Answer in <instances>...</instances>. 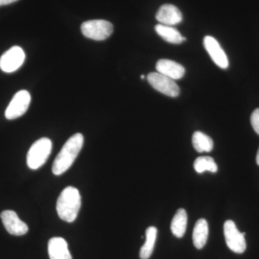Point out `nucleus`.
<instances>
[{
	"mask_svg": "<svg viewBox=\"0 0 259 259\" xmlns=\"http://www.w3.org/2000/svg\"><path fill=\"white\" fill-rule=\"evenodd\" d=\"M83 144V136L81 134H74L65 143L53 163L54 175L59 176L69 169L81 151Z\"/></svg>",
	"mask_w": 259,
	"mask_h": 259,
	"instance_id": "obj_1",
	"label": "nucleus"
},
{
	"mask_svg": "<svg viewBox=\"0 0 259 259\" xmlns=\"http://www.w3.org/2000/svg\"><path fill=\"white\" fill-rule=\"evenodd\" d=\"M81 195L79 190L68 187L61 192L56 202V210L59 218L67 223L74 222L81 207Z\"/></svg>",
	"mask_w": 259,
	"mask_h": 259,
	"instance_id": "obj_2",
	"label": "nucleus"
},
{
	"mask_svg": "<svg viewBox=\"0 0 259 259\" xmlns=\"http://www.w3.org/2000/svg\"><path fill=\"white\" fill-rule=\"evenodd\" d=\"M52 151V142L48 138L37 140L29 149L27 164L31 169L40 168L47 162Z\"/></svg>",
	"mask_w": 259,
	"mask_h": 259,
	"instance_id": "obj_3",
	"label": "nucleus"
},
{
	"mask_svg": "<svg viewBox=\"0 0 259 259\" xmlns=\"http://www.w3.org/2000/svg\"><path fill=\"white\" fill-rule=\"evenodd\" d=\"M83 35L95 40H104L108 38L113 32V25L104 20H93L84 22L81 26Z\"/></svg>",
	"mask_w": 259,
	"mask_h": 259,
	"instance_id": "obj_4",
	"label": "nucleus"
},
{
	"mask_svg": "<svg viewBox=\"0 0 259 259\" xmlns=\"http://www.w3.org/2000/svg\"><path fill=\"white\" fill-rule=\"evenodd\" d=\"M224 236L228 248L236 253H244L246 249L245 233H241L236 225L232 221H227L224 224Z\"/></svg>",
	"mask_w": 259,
	"mask_h": 259,
	"instance_id": "obj_5",
	"label": "nucleus"
},
{
	"mask_svg": "<svg viewBox=\"0 0 259 259\" xmlns=\"http://www.w3.org/2000/svg\"><path fill=\"white\" fill-rule=\"evenodd\" d=\"M31 101L30 93L26 90H20L18 92L5 111V117L8 120H14L23 115L28 110Z\"/></svg>",
	"mask_w": 259,
	"mask_h": 259,
	"instance_id": "obj_6",
	"label": "nucleus"
},
{
	"mask_svg": "<svg viewBox=\"0 0 259 259\" xmlns=\"http://www.w3.org/2000/svg\"><path fill=\"white\" fill-rule=\"evenodd\" d=\"M147 79L148 83L159 93L171 97H177L180 95V89L175 80L158 72L150 73Z\"/></svg>",
	"mask_w": 259,
	"mask_h": 259,
	"instance_id": "obj_7",
	"label": "nucleus"
},
{
	"mask_svg": "<svg viewBox=\"0 0 259 259\" xmlns=\"http://www.w3.org/2000/svg\"><path fill=\"white\" fill-rule=\"evenodd\" d=\"M25 59V54L21 48L12 47L0 58V69L4 72H14L23 64Z\"/></svg>",
	"mask_w": 259,
	"mask_h": 259,
	"instance_id": "obj_8",
	"label": "nucleus"
},
{
	"mask_svg": "<svg viewBox=\"0 0 259 259\" xmlns=\"http://www.w3.org/2000/svg\"><path fill=\"white\" fill-rule=\"evenodd\" d=\"M1 219L7 231L13 236H20L26 234L28 227L19 218L13 210H5L1 213Z\"/></svg>",
	"mask_w": 259,
	"mask_h": 259,
	"instance_id": "obj_9",
	"label": "nucleus"
},
{
	"mask_svg": "<svg viewBox=\"0 0 259 259\" xmlns=\"http://www.w3.org/2000/svg\"><path fill=\"white\" fill-rule=\"evenodd\" d=\"M204 47L210 56L214 64L221 69H226L229 66V61L225 51L215 38L212 36H205L203 40Z\"/></svg>",
	"mask_w": 259,
	"mask_h": 259,
	"instance_id": "obj_10",
	"label": "nucleus"
},
{
	"mask_svg": "<svg viewBox=\"0 0 259 259\" xmlns=\"http://www.w3.org/2000/svg\"><path fill=\"white\" fill-rule=\"evenodd\" d=\"M156 20L162 25L172 26L182 21V14L180 10L173 5H162L156 15Z\"/></svg>",
	"mask_w": 259,
	"mask_h": 259,
	"instance_id": "obj_11",
	"label": "nucleus"
},
{
	"mask_svg": "<svg viewBox=\"0 0 259 259\" xmlns=\"http://www.w3.org/2000/svg\"><path fill=\"white\" fill-rule=\"evenodd\" d=\"M156 68L158 73L173 80L182 79L185 74V69L182 65L168 59L158 61Z\"/></svg>",
	"mask_w": 259,
	"mask_h": 259,
	"instance_id": "obj_12",
	"label": "nucleus"
},
{
	"mask_svg": "<svg viewBox=\"0 0 259 259\" xmlns=\"http://www.w3.org/2000/svg\"><path fill=\"white\" fill-rule=\"evenodd\" d=\"M48 251L50 259H72L67 242L61 237H54L49 240Z\"/></svg>",
	"mask_w": 259,
	"mask_h": 259,
	"instance_id": "obj_13",
	"label": "nucleus"
},
{
	"mask_svg": "<svg viewBox=\"0 0 259 259\" xmlns=\"http://www.w3.org/2000/svg\"><path fill=\"white\" fill-rule=\"evenodd\" d=\"M209 234L208 223L204 218L199 219L194 226L192 240L197 249H202L207 241Z\"/></svg>",
	"mask_w": 259,
	"mask_h": 259,
	"instance_id": "obj_14",
	"label": "nucleus"
},
{
	"mask_svg": "<svg viewBox=\"0 0 259 259\" xmlns=\"http://www.w3.org/2000/svg\"><path fill=\"white\" fill-rule=\"evenodd\" d=\"M155 30L160 37L170 44H180L186 40V37L182 36L178 30L171 26L158 24L155 27Z\"/></svg>",
	"mask_w": 259,
	"mask_h": 259,
	"instance_id": "obj_15",
	"label": "nucleus"
},
{
	"mask_svg": "<svg viewBox=\"0 0 259 259\" xmlns=\"http://www.w3.org/2000/svg\"><path fill=\"white\" fill-rule=\"evenodd\" d=\"M187 226V214L185 209H179L171 223V231L177 238H182Z\"/></svg>",
	"mask_w": 259,
	"mask_h": 259,
	"instance_id": "obj_16",
	"label": "nucleus"
},
{
	"mask_svg": "<svg viewBox=\"0 0 259 259\" xmlns=\"http://www.w3.org/2000/svg\"><path fill=\"white\" fill-rule=\"evenodd\" d=\"M157 237V229L156 227L151 226L146 231V242L140 250V258L148 259L152 255L155 243Z\"/></svg>",
	"mask_w": 259,
	"mask_h": 259,
	"instance_id": "obj_17",
	"label": "nucleus"
},
{
	"mask_svg": "<svg viewBox=\"0 0 259 259\" xmlns=\"http://www.w3.org/2000/svg\"><path fill=\"white\" fill-rule=\"evenodd\" d=\"M192 145L199 153L210 152L214 147L212 139L200 131H196L192 136Z\"/></svg>",
	"mask_w": 259,
	"mask_h": 259,
	"instance_id": "obj_18",
	"label": "nucleus"
},
{
	"mask_svg": "<svg viewBox=\"0 0 259 259\" xmlns=\"http://www.w3.org/2000/svg\"><path fill=\"white\" fill-rule=\"evenodd\" d=\"M194 168L197 173L202 174L209 171L215 173L218 171V166L214 160L209 156H201L197 158L194 163Z\"/></svg>",
	"mask_w": 259,
	"mask_h": 259,
	"instance_id": "obj_19",
	"label": "nucleus"
},
{
	"mask_svg": "<svg viewBox=\"0 0 259 259\" xmlns=\"http://www.w3.org/2000/svg\"><path fill=\"white\" fill-rule=\"evenodd\" d=\"M250 122L255 132L259 135V108L255 109L250 116Z\"/></svg>",
	"mask_w": 259,
	"mask_h": 259,
	"instance_id": "obj_20",
	"label": "nucleus"
},
{
	"mask_svg": "<svg viewBox=\"0 0 259 259\" xmlns=\"http://www.w3.org/2000/svg\"><path fill=\"white\" fill-rule=\"evenodd\" d=\"M17 1H18V0H0V7L12 4V3H15Z\"/></svg>",
	"mask_w": 259,
	"mask_h": 259,
	"instance_id": "obj_21",
	"label": "nucleus"
},
{
	"mask_svg": "<svg viewBox=\"0 0 259 259\" xmlns=\"http://www.w3.org/2000/svg\"><path fill=\"white\" fill-rule=\"evenodd\" d=\"M256 163H257V164H258L259 166V148H258V153H257Z\"/></svg>",
	"mask_w": 259,
	"mask_h": 259,
	"instance_id": "obj_22",
	"label": "nucleus"
},
{
	"mask_svg": "<svg viewBox=\"0 0 259 259\" xmlns=\"http://www.w3.org/2000/svg\"><path fill=\"white\" fill-rule=\"evenodd\" d=\"M141 79H144V78H145L144 75H141Z\"/></svg>",
	"mask_w": 259,
	"mask_h": 259,
	"instance_id": "obj_23",
	"label": "nucleus"
}]
</instances>
